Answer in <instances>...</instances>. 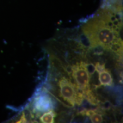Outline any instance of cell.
Masks as SVG:
<instances>
[{"instance_id": "cell-5", "label": "cell", "mask_w": 123, "mask_h": 123, "mask_svg": "<svg viewBox=\"0 0 123 123\" xmlns=\"http://www.w3.org/2000/svg\"><path fill=\"white\" fill-rule=\"evenodd\" d=\"M56 114L53 111L46 112L40 117V120L43 123H52L54 122V118Z\"/></svg>"}, {"instance_id": "cell-3", "label": "cell", "mask_w": 123, "mask_h": 123, "mask_svg": "<svg viewBox=\"0 0 123 123\" xmlns=\"http://www.w3.org/2000/svg\"><path fill=\"white\" fill-rule=\"evenodd\" d=\"M35 110L40 112H46L53 108L51 98L47 95H41L35 98L34 101Z\"/></svg>"}, {"instance_id": "cell-6", "label": "cell", "mask_w": 123, "mask_h": 123, "mask_svg": "<svg viewBox=\"0 0 123 123\" xmlns=\"http://www.w3.org/2000/svg\"><path fill=\"white\" fill-rule=\"evenodd\" d=\"M86 114L90 116L91 120L92 123H100L103 121V118L102 115L99 113H95L93 111H88L86 112Z\"/></svg>"}, {"instance_id": "cell-1", "label": "cell", "mask_w": 123, "mask_h": 123, "mask_svg": "<svg viewBox=\"0 0 123 123\" xmlns=\"http://www.w3.org/2000/svg\"><path fill=\"white\" fill-rule=\"evenodd\" d=\"M58 87L62 99L67 103L72 106H74L76 103L79 104V93L76 92L75 87L70 80L62 77L58 82Z\"/></svg>"}, {"instance_id": "cell-4", "label": "cell", "mask_w": 123, "mask_h": 123, "mask_svg": "<svg viewBox=\"0 0 123 123\" xmlns=\"http://www.w3.org/2000/svg\"><path fill=\"white\" fill-rule=\"evenodd\" d=\"M99 79L101 84L104 86L111 85L113 82V78L110 71L104 69L99 72Z\"/></svg>"}, {"instance_id": "cell-2", "label": "cell", "mask_w": 123, "mask_h": 123, "mask_svg": "<svg viewBox=\"0 0 123 123\" xmlns=\"http://www.w3.org/2000/svg\"><path fill=\"white\" fill-rule=\"evenodd\" d=\"M73 76L77 85L80 88H86L88 87L90 76L86 65L80 64L73 68Z\"/></svg>"}, {"instance_id": "cell-8", "label": "cell", "mask_w": 123, "mask_h": 123, "mask_svg": "<svg viewBox=\"0 0 123 123\" xmlns=\"http://www.w3.org/2000/svg\"><path fill=\"white\" fill-rule=\"evenodd\" d=\"M104 69V65H101V64H100V63H97L96 64V66H95V70H96L98 73L100 72L101 71L103 70Z\"/></svg>"}, {"instance_id": "cell-7", "label": "cell", "mask_w": 123, "mask_h": 123, "mask_svg": "<svg viewBox=\"0 0 123 123\" xmlns=\"http://www.w3.org/2000/svg\"><path fill=\"white\" fill-rule=\"evenodd\" d=\"M86 67H87V70H88V73L90 74H92L95 71V66H94L93 64H90L89 65H86Z\"/></svg>"}]
</instances>
